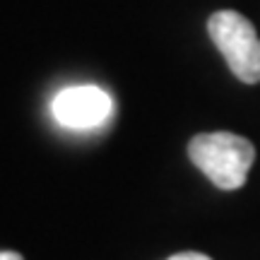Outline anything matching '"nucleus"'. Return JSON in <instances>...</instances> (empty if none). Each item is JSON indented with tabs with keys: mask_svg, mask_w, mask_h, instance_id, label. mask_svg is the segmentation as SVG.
<instances>
[{
	"mask_svg": "<svg viewBox=\"0 0 260 260\" xmlns=\"http://www.w3.org/2000/svg\"><path fill=\"white\" fill-rule=\"evenodd\" d=\"M188 157L205 176L222 190H236L255 161L251 140L234 133H203L188 145Z\"/></svg>",
	"mask_w": 260,
	"mask_h": 260,
	"instance_id": "obj_1",
	"label": "nucleus"
},
{
	"mask_svg": "<svg viewBox=\"0 0 260 260\" xmlns=\"http://www.w3.org/2000/svg\"><path fill=\"white\" fill-rule=\"evenodd\" d=\"M207 31L229 70L241 82H260V39L248 19L234 10H219L207 19Z\"/></svg>",
	"mask_w": 260,
	"mask_h": 260,
	"instance_id": "obj_2",
	"label": "nucleus"
},
{
	"mask_svg": "<svg viewBox=\"0 0 260 260\" xmlns=\"http://www.w3.org/2000/svg\"><path fill=\"white\" fill-rule=\"evenodd\" d=\"M116 104L106 89L96 84H73L65 87L51 102V116L65 130L89 133L104 128L113 118Z\"/></svg>",
	"mask_w": 260,
	"mask_h": 260,
	"instance_id": "obj_3",
	"label": "nucleus"
},
{
	"mask_svg": "<svg viewBox=\"0 0 260 260\" xmlns=\"http://www.w3.org/2000/svg\"><path fill=\"white\" fill-rule=\"evenodd\" d=\"M167 260H210V258L203 255V253H178V255H171Z\"/></svg>",
	"mask_w": 260,
	"mask_h": 260,
	"instance_id": "obj_4",
	"label": "nucleus"
},
{
	"mask_svg": "<svg viewBox=\"0 0 260 260\" xmlns=\"http://www.w3.org/2000/svg\"><path fill=\"white\" fill-rule=\"evenodd\" d=\"M0 260H24L19 253H12V251H0Z\"/></svg>",
	"mask_w": 260,
	"mask_h": 260,
	"instance_id": "obj_5",
	"label": "nucleus"
}]
</instances>
